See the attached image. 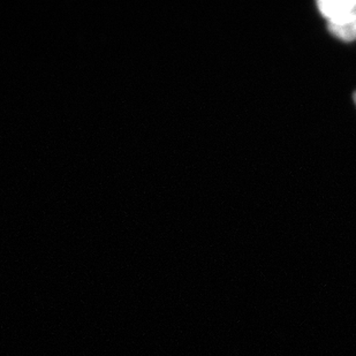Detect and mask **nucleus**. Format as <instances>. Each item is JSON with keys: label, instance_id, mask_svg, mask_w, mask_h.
Listing matches in <instances>:
<instances>
[{"label": "nucleus", "instance_id": "3", "mask_svg": "<svg viewBox=\"0 0 356 356\" xmlns=\"http://www.w3.org/2000/svg\"><path fill=\"white\" fill-rule=\"evenodd\" d=\"M353 99H354V103H355V105H356V92H355V94L353 95Z\"/></svg>", "mask_w": 356, "mask_h": 356}, {"label": "nucleus", "instance_id": "1", "mask_svg": "<svg viewBox=\"0 0 356 356\" xmlns=\"http://www.w3.org/2000/svg\"><path fill=\"white\" fill-rule=\"evenodd\" d=\"M317 6L329 24H341L356 15V0H319Z\"/></svg>", "mask_w": 356, "mask_h": 356}, {"label": "nucleus", "instance_id": "2", "mask_svg": "<svg viewBox=\"0 0 356 356\" xmlns=\"http://www.w3.org/2000/svg\"><path fill=\"white\" fill-rule=\"evenodd\" d=\"M327 28L334 38L350 43L356 40V15L341 24H327Z\"/></svg>", "mask_w": 356, "mask_h": 356}]
</instances>
